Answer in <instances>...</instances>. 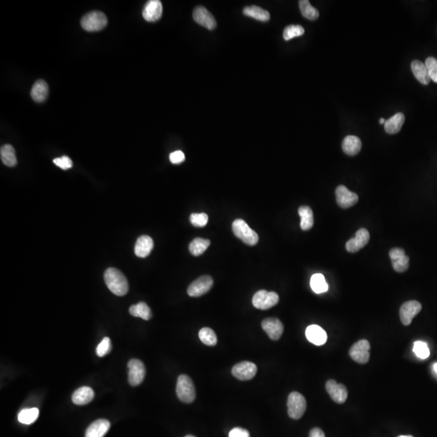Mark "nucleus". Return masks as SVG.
Here are the masks:
<instances>
[{
	"instance_id": "1",
	"label": "nucleus",
	"mask_w": 437,
	"mask_h": 437,
	"mask_svg": "<svg viewBox=\"0 0 437 437\" xmlns=\"http://www.w3.org/2000/svg\"><path fill=\"white\" fill-rule=\"evenodd\" d=\"M104 278L108 289L116 296H123L128 292V281L124 275L116 268L107 269L104 272Z\"/></svg>"
},
{
	"instance_id": "2",
	"label": "nucleus",
	"mask_w": 437,
	"mask_h": 437,
	"mask_svg": "<svg viewBox=\"0 0 437 437\" xmlns=\"http://www.w3.org/2000/svg\"><path fill=\"white\" fill-rule=\"evenodd\" d=\"M176 392L182 403H193L196 397V391L192 379L185 374L180 375L177 382Z\"/></svg>"
},
{
	"instance_id": "3",
	"label": "nucleus",
	"mask_w": 437,
	"mask_h": 437,
	"mask_svg": "<svg viewBox=\"0 0 437 437\" xmlns=\"http://www.w3.org/2000/svg\"><path fill=\"white\" fill-rule=\"evenodd\" d=\"M234 235L248 245H255L258 242V235L250 229L244 220L237 219L232 225Z\"/></svg>"
},
{
	"instance_id": "4",
	"label": "nucleus",
	"mask_w": 437,
	"mask_h": 437,
	"mask_svg": "<svg viewBox=\"0 0 437 437\" xmlns=\"http://www.w3.org/2000/svg\"><path fill=\"white\" fill-rule=\"evenodd\" d=\"M108 24V20L104 13L93 11L86 14L81 20V26L88 32H96L104 29Z\"/></svg>"
},
{
	"instance_id": "5",
	"label": "nucleus",
	"mask_w": 437,
	"mask_h": 437,
	"mask_svg": "<svg viewBox=\"0 0 437 437\" xmlns=\"http://www.w3.org/2000/svg\"><path fill=\"white\" fill-rule=\"evenodd\" d=\"M306 400L298 392L291 393L288 399V414L293 419H299L306 411Z\"/></svg>"
},
{
	"instance_id": "6",
	"label": "nucleus",
	"mask_w": 437,
	"mask_h": 437,
	"mask_svg": "<svg viewBox=\"0 0 437 437\" xmlns=\"http://www.w3.org/2000/svg\"><path fill=\"white\" fill-rule=\"evenodd\" d=\"M279 300L280 297L276 292L260 290L254 294L252 302L256 309L266 310L276 306V304H278Z\"/></svg>"
},
{
	"instance_id": "7",
	"label": "nucleus",
	"mask_w": 437,
	"mask_h": 437,
	"mask_svg": "<svg viewBox=\"0 0 437 437\" xmlns=\"http://www.w3.org/2000/svg\"><path fill=\"white\" fill-rule=\"evenodd\" d=\"M128 381L132 386L141 384L146 375L145 366L141 360L132 359L128 362Z\"/></svg>"
},
{
	"instance_id": "8",
	"label": "nucleus",
	"mask_w": 437,
	"mask_h": 437,
	"mask_svg": "<svg viewBox=\"0 0 437 437\" xmlns=\"http://www.w3.org/2000/svg\"><path fill=\"white\" fill-rule=\"evenodd\" d=\"M370 343L365 339H362L353 344L350 349V356L354 361L359 364H366L370 359Z\"/></svg>"
},
{
	"instance_id": "9",
	"label": "nucleus",
	"mask_w": 437,
	"mask_h": 437,
	"mask_svg": "<svg viewBox=\"0 0 437 437\" xmlns=\"http://www.w3.org/2000/svg\"><path fill=\"white\" fill-rule=\"evenodd\" d=\"M213 286V279L209 276H202L191 283L187 293L191 297H199L206 294Z\"/></svg>"
},
{
	"instance_id": "10",
	"label": "nucleus",
	"mask_w": 437,
	"mask_h": 437,
	"mask_svg": "<svg viewBox=\"0 0 437 437\" xmlns=\"http://www.w3.org/2000/svg\"><path fill=\"white\" fill-rule=\"evenodd\" d=\"M257 371L255 364L249 361H242L233 367L232 373L238 380H249L255 376Z\"/></svg>"
},
{
	"instance_id": "11",
	"label": "nucleus",
	"mask_w": 437,
	"mask_h": 437,
	"mask_svg": "<svg viewBox=\"0 0 437 437\" xmlns=\"http://www.w3.org/2000/svg\"><path fill=\"white\" fill-rule=\"evenodd\" d=\"M422 309V305L419 301L416 300H410L401 306L399 315H400L401 321L404 325H411L413 318L420 312Z\"/></svg>"
},
{
	"instance_id": "12",
	"label": "nucleus",
	"mask_w": 437,
	"mask_h": 437,
	"mask_svg": "<svg viewBox=\"0 0 437 437\" xmlns=\"http://www.w3.org/2000/svg\"><path fill=\"white\" fill-rule=\"evenodd\" d=\"M336 200L338 204L342 208H349L351 206L356 205L359 200V197L356 193L350 191L345 186H339L335 190Z\"/></svg>"
},
{
	"instance_id": "13",
	"label": "nucleus",
	"mask_w": 437,
	"mask_h": 437,
	"mask_svg": "<svg viewBox=\"0 0 437 437\" xmlns=\"http://www.w3.org/2000/svg\"><path fill=\"white\" fill-rule=\"evenodd\" d=\"M325 389L335 403L343 404L347 401L348 392L344 385L339 384L334 380H329L326 382Z\"/></svg>"
},
{
	"instance_id": "14",
	"label": "nucleus",
	"mask_w": 437,
	"mask_h": 437,
	"mask_svg": "<svg viewBox=\"0 0 437 437\" xmlns=\"http://www.w3.org/2000/svg\"><path fill=\"white\" fill-rule=\"evenodd\" d=\"M390 257L392 261L393 268L399 273H403L408 270V256L406 255L404 249L401 248H394L390 251Z\"/></svg>"
},
{
	"instance_id": "15",
	"label": "nucleus",
	"mask_w": 437,
	"mask_h": 437,
	"mask_svg": "<svg viewBox=\"0 0 437 437\" xmlns=\"http://www.w3.org/2000/svg\"><path fill=\"white\" fill-rule=\"evenodd\" d=\"M261 327L272 340H279L284 333V325L280 319L266 318L261 322Z\"/></svg>"
},
{
	"instance_id": "16",
	"label": "nucleus",
	"mask_w": 437,
	"mask_h": 437,
	"mask_svg": "<svg viewBox=\"0 0 437 437\" xmlns=\"http://www.w3.org/2000/svg\"><path fill=\"white\" fill-rule=\"evenodd\" d=\"M369 239V233L367 229H359L355 237L347 241L346 249L349 253H356L368 243Z\"/></svg>"
},
{
	"instance_id": "17",
	"label": "nucleus",
	"mask_w": 437,
	"mask_h": 437,
	"mask_svg": "<svg viewBox=\"0 0 437 437\" xmlns=\"http://www.w3.org/2000/svg\"><path fill=\"white\" fill-rule=\"evenodd\" d=\"M193 18L198 25L205 27L209 30H213L216 27V21L214 17L204 7H197L193 13Z\"/></svg>"
},
{
	"instance_id": "18",
	"label": "nucleus",
	"mask_w": 437,
	"mask_h": 437,
	"mask_svg": "<svg viewBox=\"0 0 437 437\" xmlns=\"http://www.w3.org/2000/svg\"><path fill=\"white\" fill-rule=\"evenodd\" d=\"M163 7L159 0L147 1L143 9V17L148 22H155L161 18Z\"/></svg>"
},
{
	"instance_id": "19",
	"label": "nucleus",
	"mask_w": 437,
	"mask_h": 437,
	"mask_svg": "<svg viewBox=\"0 0 437 437\" xmlns=\"http://www.w3.org/2000/svg\"><path fill=\"white\" fill-rule=\"evenodd\" d=\"M305 335L310 343L316 346H322L326 343L327 335L325 331L317 325L307 327Z\"/></svg>"
},
{
	"instance_id": "20",
	"label": "nucleus",
	"mask_w": 437,
	"mask_h": 437,
	"mask_svg": "<svg viewBox=\"0 0 437 437\" xmlns=\"http://www.w3.org/2000/svg\"><path fill=\"white\" fill-rule=\"evenodd\" d=\"M111 427V423L107 419H97L86 430L85 437H104Z\"/></svg>"
},
{
	"instance_id": "21",
	"label": "nucleus",
	"mask_w": 437,
	"mask_h": 437,
	"mask_svg": "<svg viewBox=\"0 0 437 437\" xmlns=\"http://www.w3.org/2000/svg\"><path fill=\"white\" fill-rule=\"evenodd\" d=\"M154 247L153 240L148 236H141L138 238L135 245V255L146 257L149 255Z\"/></svg>"
},
{
	"instance_id": "22",
	"label": "nucleus",
	"mask_w": 437,
	"mask_h": 437,
	"mask_svg": "<svg viewBox=\"0 0 437 437\" xmlns=\"http://www.w3.org/2000/svg\"><path fill=\"white\" fill-rule=\"evenodd\" d=\"M94 391L90 387L83 386L78 389L72 395V402L78 406L88 404L94 399Z\"/></svg>"
},
{
	"instance_id": "23",
	"label": "nucleus",
	"mask_w": 437,
	"mask_h": 437,
	"mask_svg": "<svg viewBox=\"0 0 437 437\" xmlns=\"http://www.w3.org/2000/svg\"><path fill=\"white\" fill-rule=\"evenodd\" d=\"M49 94V87L46 82L42 80H39L35 82L32 90H31V96L36 102H43L47 98Z\"/></svg>"
},
{
	"instance_id": "24",
	"label": "nucleus",
	"mask_w": 437,
	"mask_h": 437,
	"mask_svg": "<svg viewBox=\"0 0 437 437\" xmlns=\"http://www.w3.org/2000/svg\"><path fill=\"white\" fill-rule=\"evenodd\" d=\"M342 147L344 152L348 155H356L361 150L362 143L360 138L355 135H348L343 139Z\"/></svg>"
},
{
	"instance_id": "25",
	"label": "nucleus",
	"mask_w": 437,
	"mask_h": 437,
	"mask_svg": "<svg viewBox=\"0 0 437 437\" xmlns=\"http://www.w3.org/2000/svg\"><path fill=\"white\" fill-rule=\"evenodd\" d=\"M411 70L417 80L423 85H427L431 81L426 65L423 62L419 60L413 61L411 63Z\"/></svg>"
},
{
	"instance_id": "26",
	"label": "nucleus",
	"mask_w": 437,
	"mask_h": 437,
	"mask_svg": "<svg viewBox=\"0 0 437 437\" xmlns=\"http://www.w3.org/2000/svg\"><path fill=\"white\" fill-rule=\"evenodd\" d=\"M405 122V116L402 113H398L396 115L391 117L388 120L386 121L385 123V130L386 132L390 135H395L399 133L401 129L403 127Z\"/></svg>"
},
{
	"instance_id": "27",
	"label": "nucleus",
	"mask_w": 437,
	"mask_h": 437,
	"mask_svg": "<svg viewBox=\"0 0 437 437\" xmlns=\"http://www.w3.org/2000/svg\"><path fill=\"white\" fill-rule=\"evenodd\" d=\"M299 214H300V228L304 231H307L309 229H312L314 223V219H313V213L312 209L308 206H301L298 210Z\"/></svg>"
},
{
	"instance_id": "28",
	"label": "nucleus",
	"mask_w": 437,
	"mask_h": 437,
	"mask_svg": "<svg viewBox=\"0 0 437 437\" xmlns=\"http://www.w3.org/2000/svg\"><path fill=\"white\" fill-rule=\"evenodd\" d=\"M243 13L246 17H251L262 22H266L270 18V13H268L267 11L257 6L245 7L243 9Z\"/></svg>"
},
{
	"instance_id": "29",
	"label": "nucleus",
	"mask_w": 437,
	"mask_h": 437,
	"mask_svg": "<svg viewBox=\"0 0 437 437\" xmlns=\"http://www.w3.org/2000/svg\"><path fill=\"white\" fill-rule=\"evenodd\" d=\"M129 312L133 317H141L143 320H150L152 317L151 309L146 303L139 302L130 307Z\"/></svg>"
},
{
	"instance_id": "30",
	"label": "nucleus",
	"mask_w": 437,
	"mask_h": 437,
	"mask_svg": "<svg viewBox=\"0 0 437 437\" xmlns=\"http://www.w3.org/2000/svg\"><path fill=\"white\" fill-rule=\"evenodd\" d=\"M0 155L3 163L9 167H14L17 166V159L16 152L13 146L10 144H5L0 149Z\"/></svg>"
},
{
	"instance_id": "31",
	"label": "nucleus",
	"mask_w": 437,
	"mask_h": 437,
	"mask_svg": "<svg viewBox=\"0 0 437 437\" xmlns=\"http://www.w3.org/2000/svg\"><path fill=\"white\" fill-rule=\"evenodd\" d=\"M210 244V242L209 240L197 237L190 242L189 249H190V253L192 255L198 257V256L202 255V253L206 251Z\"/></svg>"
},
{
	"instance_id": "32",
	"label": "nucleus",
	"mask_w": 437,
	"mask_h": 437,
	"mask_svg": "<svg viewBox=\"0 0 437 437\" xmlns=\"http://www.w3.org/2000/svg\"><path fill=\"white\" fill-rule=\"evenodd\" d=\"M310 286L312 290L317 294L324 293L327 292L329 288L325 277L321 274H315L311 277Z\"/></svg>"
},
{
	"instance_id": "33",
	"label": "nucleus",
	"mask_w": 437,
	"mask_h": 437,
	"mask_svg": "<svg viewBox=\"0 0 437 437\" xmlns=\"http://www.w3.org/2000/svg\"><path fill=\"white\" fill-rule=\"evenodd\" d=\"M300 13L303 17L308 19L309 21H315L319 17L318 11L311 5L308 0H300L299 2Z\"/></svg>"
},
{
	"instance_id": "34",
	"label": "nucleus",
	"mask_w": 437,
	"mask_h": 437,
	"mask_svg": "<svg viewBox=\"0 0 437 437\" xmlns=\"http://www.w3.org/2000/svg\"><path fill=\"white\" fill-rule=\"evenodd\" d=\"M39 410L37 408L24 409L19 413L18 420L24 424H31L37 420Z\"/></svg>"
},
{
	"instance_id": "35",
	"label": "nucleus",
	"mask_w": 437,
	"mask_h": 437,
	"mask_svg": "<svg viewBox=\"0 0 437 437\" xmlns=\"http://www.w3.org/2000/svg\"><path fill=\"white\" fill-rule=\"evenodd\" d=\"M198 336L200 339L202 343H204L205 345L207 346H215L217 343L216 335L214 333V331L210 328H202L198 333Z\"/></svg>"
},
{
	"instance_id": "36",
	"label": "nucleus",
	"mask_w": 437,
	"mask_h": 437,
	"mask_svg": "<svg viewBox=\"0 0 437 437\" xmlns=\"http://www.w3.org/2000/svg\"><path fill=\"white\" fill-rule=\"evenodd\" d=\"M304 33V29L301 25H291L285 28L284 31V38L289 41L294 37H300Z\"/></svg>"
},
{
	"instance_id": "37",
	"label": "nucleus",
	"mask_w": 437,
	"mask_h": 437,
	"mask_svg": "<svg viewBox=\"0 0 437 437\" xmlns=\"http://www.w3.org/2000/svg\"><path fill=\"white\" fill-rule=\"evenodd\" d=\"M413 352H415L417 357L420 358L422 360H425L430 356V351H429L427 343H423V342H415L414 343Z\"/></svg>"
},
{
	"instance_id": "38",
	"label": "nucleus",
	"mask_w": 437,
	"mask_h": 437,
	"mask_svg": "<svg viewBox=\"0 0 437 437\" xmlns=\"http://www.w3.org/2000/svg\"><path fill=\"white\" fill-rule=\"evenodd\" d=\"M190 221L194 227H204L208 222V215L206 213H193L190 214Z\"/></svg>"
},
{
	"instance_id": "39",
	"label": "nucleus",
	"mask_w": 437,
	"mask_h": 437,
	"mask_svg": "<svg viewBox=\"0 0 437 437\" xmlns=\"http://www.w3.org/2000/svg\"><path fill=\"white\" fill-rule=\"evenodd\" d=\"M425 65L428 72L429 77L431 79V81L437 83V60L435 58L429 57L427 58L425 61Z\"/></svg>"
},
{
	"instance_id": "40",
	"label": "nucleus",
	"mask_w": 437,
	"mask_h": 437,
	"mask_svg": "<svg viewBox=\"0 0 437 437\" xmlns=\"http://www.w3.org/2000/svg\"><path fill=\"white\" fill-rule=\"evenodd\" d=\"M111 351V342L110 338L105 337L103 339L102 341L99 343V345L96 347V355L99 357H103L105 356L108 352Z\"/></svg>"
},
{
	"instance_id": "41",
	"label": "nucleus",
	"mask_w": 437,
	"mask_h": 437,
	"mask_svg": "<svg viewBox=\"0 0 437 437\" xmlns=\"http://www.w3.org/2000/svg\"><path fill=\"white\" fill-rule=\"evenodd\" d=\"M53 163H56V166L61 168L62 170H69V169L72 167V165H73L72 159H70L68 156H66V155H64L62 157L56 158V159H53Z\"/></svg>"
},
{
	"instance_id": "42",
	"label": "nucleus",
	"mask_w": 437,
	"mask_h": 437,
	"mask_svg": "<svg viewBox=\"0 0 437 437\" xmlns=\"http://www.w3.org/2000/svg\"><path fill=\"white\" fill-rule=\"evenodd\" d=\"M185 158L184 153L182 151H174L170 155V161L174 165L182 163L184 161Z\"/></svg>"
},
{
	"instance_id": "43",
	"label": "nucleus",
	"mask_w": 437,
	"mask_h": 437,
	"mask_svg": "<svg viewBox=\"0 0 437 437\" xmlns=\"http://www.w3.org/2000/svg\"><path fill=\"white\" fill-rule=\"evenodd\" d=\"M249 431L241 427H234L229 432V437H249Z\"/></svg>"
},
{
	"instance_id": "44",
	"label": "nucleus",
	"mask_w": 437,
	"mask_h": 437,
	"mask_svg": "<svg viewBox=\"0 0 437 437\" xmlns=\"http://www.w3.org/2000/svg\"><path fill=\"white\" fill-rule=\"evenodd\" d=\"M309 437H325V433L323 432L322 430L321 429L318 428V427H315V428L312 429L311 430L310 432H309Z\"/></svg>"
},
{
	"instance_id": "45",
	"label": "nucleus",
	"mask_w": 437,
	"mask_h": 437,
	"mask_svg": "<svg viewBox=\"0 0 437 437\" xmlns=\"http://www.w3.org/2000/svg\"><path fill=\"white\" fill-rule=\"evenodd\" d=\"M379 123H380V124H385V123H386V121H385L384 119H380V121H379Z\"/></svg>"
},
{
	"instance_id": "46",
	"label": "nucleus",
	"mask_w": 437,
	"mask_h": 437,
	"mask_svg": "<svg viewBox=\"0 0 437 437\" xmlns=\"http://www.w3.org/2000/svg\"><path fill=\"white\" fill-rule=\"evenodd\" d=\"M433 368H434V370H435V372L437 373V363L436 364H434V366H433Z\"/></svg>"
},
{
	"instance_id": "47",
	"label": "nucleus",
	"mask_w": 437,
	"mask_h": 437,
	"mask_svg": "<svg viewBox=\"0 0 437 437\" xmlns=\"http://www.w3.org/2000/svg\"><path fill=\"white\" fill-rule=\"evenodd\" d=\"M398 437H414V436H412V435H399V436H398Z\"/></svg>"
},
{
	"instance_id": "48",
	"label": "nucleus",
	"mask_w": 437,
	"mask_h": 437,
	"mask_svg": "<svg viewBox=\"0 0 437 437\" xmlns=\"http://www.w3.org/2000/svg\"><path fill=\"white\" fill-rule=\"evenodd\" d=\"M186 437H195V436H194V435H186Z\"/></svg>"
}]
</instances>
